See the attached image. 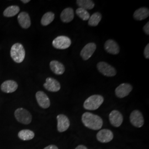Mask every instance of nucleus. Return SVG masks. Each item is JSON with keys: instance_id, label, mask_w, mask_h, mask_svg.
<instances>
[{"instance_id": "f257e3e1", "label": "nucleus", "mask_w": 149, "mask_h": 149, "mask_svg": "<svg viewBox=\"0 0 149 149\" xmlns=\"http://www.w3.org/2000/svg\"><path fill=\"white\" fill-rule=\"evenodd\" d=\"M82 121L85 127L92 130H100L103 125L101 118L90 112H85L83 114Z\"/></svg>"}, {"instance_id": "f03ea898", "label": "nucleus", "mask_w": 149, "mask_h": 149, "mask_svg": "<svg viewBox=\"0 0 149 149\" xmlns=\"http://www.w3.org/2000/svg\"><path fill=\"white\" fill-rule=\"evenodd\" d=\"M104 102L102 96L95 95L89 97L84 103V107L87 110L94 111L97 109Z\"/></svg>"}, {"instance_id": "7ed1b4c3", "label": "nucleus", "mask_w": 149, "mask_h": 149, "mask_svg": "<svg viewBox=\"0 0 149 149\" xmlns=\"http://www.w3.org/2000/svg\"><path fill=\"white\" fill-rule=\"evenodd\" d=\"M26 52L23 46L20 43H16L12 47L11 56L17 63H21L25 58Z\"/></svg>"}, {"instance_id": "20e7f679", "label": "nucleus", "mask_w": 149, "mask_h": 149, "mask_svg": "<svg viewBox=\"0 0 149 149\" xmlns=\"http://www.w3.org/2000/svg\"><path fill=\"white\" fill-rule=\"evenodd\" d=\"M15 116L18 122L23 124L28 125L32 122V115L30 112L22 108L16 109L15 112Z\"/></svg>"}, {"instance_id": "39448f33", "label": "nucleus", "mask_w": 149, "mask_h": 149, "mask_svg": "<svg viewBox=\"0 0 149 149\" xmlns=\"http://www.w3.org/2000/svg\"><path fill=\"white\" fill-rule=\"evenodd\" d=\"M53 46L57 49L63 50L69 48L71 44V40L66 36H59L54 39L53 41Z\"/></svg>"}, {"instance_id": "423d86ee", "label": "nucleus", "mask_w": 149, "mask_h": 149, "mask_svg": "<svg viewBox=\"0 0 149 149\" xmlns=\"http://www.w3.org/2000/svg\"><path fill=\"white\" fill-rule=\"evenodd\" d=\"M97 67L98 70L102 74L107 77L114 76L117 74V71L115 68L105 62L98 63L97 64Z\"/></svg>"}, {"instance_id": "0eeeda50", "label": "nucleus", "mask_w": 149, "mask_h": 149, "mask_svg": "<svg viewBox=\"0 0 149 149\" xmlns=\"http://www.w3.org/2000/svg\"><path fill=\"white\" fill-rule=\"evenodd\" d=\"M130 120L132 124L136 128H141L144 125L143 116L138 110H135L132 112L130 116Z\"/></svg>"}, {"instance_id": "6e6552de", "label": "nucleus", "mask_w": 149, "mask_h": 149, "mask_svg": "<svg viewBox=\"0 0 149 149\" xmlns=\"http://www.w3.org/2000/svg\"><path fill=\"white\" fill-rule=\"evenodd\" d=\"M133 90V87L129 84L124 83L118 86L115 90L116 95L118 98H123L128 96Z\"/></svg>"}, {"instance_id": "1a4fd4ad", "label": "nucleus", "mask_w": 149, "mask_h": 149, "mask_svg": "<svg viewBox=\"0 0 149 149\" xmlns=\"http://www.w3.org/2000/svg\"><path fill=\"white\" fill-rule=\"evenodd\" d=\"M96 47V44L94 43H90L86 45L80 53V55L83 60H87L90 59L95 53Z\"/></svg>"}, {"instance_id": "9d476101", "label": "nucleus", "mask_w": 149, "mask_h": 149, "mask_svg": "<svg viewBox=\"0 0 149 149\" xmlns=\"http://www.w3.org/2000/svg\"><path fill=\"white\" fill-rule=\"evenodd\" d=\"M97 140L102 143H107L111 141L113 139V134L109 129H102L97 134Z\"/></svg>"}, {"instance_id": "9b49d317", "label": "nucleus", "mask_w": 149, "mask_h": 149, "mask_svg": "<svg viewBox=\"0 0 149 149\" xmlns=\"http://www.w3.org/2000/svg\"><path fill=\"white\" fill-rule=\"evenodd\" d=\"M57 128L59 132L62 133L66 131L69 128L70 122L69 119L64 114H59L57 116Z\"/></svg>"}, {"instance_id": "f8f14e48", "label": "nucleus", "mask_w": 149, "mask_h": 149, "mask_svg": "<svg viewBox=\"0 0 149 149\" xmlns=\"http://www.w3.org/2000/svg\"><path fill=\"white\" fill-rule=\"evenodd\" d=\"M109 119L113 126L115 127H119L122 124L123 117L120 112L117 110H114L110 113Z\"/></svg>"}, {"instance_id": "ddd939ff", "label": "nucleus", "mask_w": 149, "mask_h": 149, "mask_svg": "<svg viewBox=\"0 0 149 149\" xmlns=\"http://www.w3.org/2000/svg\"><path fill=\"white\" fill-rule=\"evenodd\" d=\"M36 97L39 106L42 108L47 109L50 106V101L49 97L43 91L37 92Z\"/></svg>"}, {"instance_id": "4468645a", "label": "nucleus", "mask_w": 149, "mask_h": 149, "mask_svg": "<svg viewBox=\"0 0 149 149\" xmlns=\"http://www.w3.org/2000/svg\"><path fill=\"white\" fill-rule=\"evenodd\" d=\"M43 86L46 90L53 92H58L61 88V86L59 81L52 77H48Z\"/></svg>"}, {"instance_id": "2eb2a0df", "label": "nucleus", "mask_w": 149, "mask_h": 149, "mask_svg": "<svg viewBox=\"0 0 149 149\" xmlns=\"http://www.w3.org/2000/svg\"><path fill=\"white\" fill-rule=\"evenodd\" d=\"M104 49L107 53L113 55H117L120 51L119 46L118 43L112 39L106 41L104 44Z\"/></svg>"}, {"instance_id": "dca6fc26", "label": "nucleus", "mask_w": 149, "mask_h": 149, "mask_svg": "<svg viewBox=\"0 0 149 149\" xmlns=\"http://www.w3.org/2000/svg\"><path fill=\"white\" fill-rule=\"evenodd\" d=\"M18 88V84L16 81L13 80H7L3 82L1 86V89L5 93H12Z\"/></svg>"}, {"instance_id": "f3484780", "label": "nucleus", "mask_w": 149, "mask_h": 149, "mask_svg": "<svg viewBox=\"0 0 149 149\" xmlns=\"http://www.w3.org/2000/svg\"><path fill=\"white\" fill-rule=\"evenodd\" d=\"M18 21L20 26L24 29H27L31 26V21L28 13L26 12H22L18 16Z\"/></svg>"}, {"instance_id": "a211bd4d", "label": "nucleus", "mask_w": 149, "mask_h": 149, "mask_svg": "<svg viewBox=\"0 0 149 149\" xmlns=\"http://www.w3.org/2000/svg\"><path fill=\"white\" fill-rule=\"evenodd\" d=\"M61 20L64 23H69L74 18V12L72 8L68 7L64 9L60 15Z\"/></svg>"}, {"instance_id": "6ab92c4d", "label": "nucleus", "mask_w": 149, "mask_h": 149, "mask_svg": "<svg viewBox=\"0 0 149 149\" xmlns=\"http://www.w3.org/2000/svg\"><path fill=\"white\" fill-rule=\"evenodd\" d=\"M50 67L55 74H63L65 71L64 65L57 60H53L50 63Z\"/></svg>"}, {"instance_id": "aec40b11", "label": "nucleus", "mask_w": 149, "mask_h": 149, "mask_svg": "<svg viewBox=\"0 0 149 149\" xmlns=\"http://www.w3.org/2000/svg\"><path fill=\"white\" fill-rule=\"evenodd\" d=\"M149 15V9L146 7H141L134 13V18L137 21H142L147 18Z\"/></svg>"}, {"instance_id": "412c9836", "label": "nucleus", "mask_w": 149, "mask_h": 149, "mask_svg": "<svg viewBox=\"0 0 149 149\" xmlns=\"http://www.w3.org/2000/svg\"><path fill=\"white\" fill-rule=\"evenodd\" d=\"M35 136L34 133L28 129H24L21 130L18 134V136L21 140L26 141V140H32V139L34 138Z\"/></svg>"}, {"instance_id": "4be33fe9", "label": "nucleus", "mask_w": 149, "mask_h": 149, "mask_svg": "<svg viewBox=\"0 0 149 149\" xmlns=\"http://www.w3.org/2000/svg\"><path fill=\"white\" fill-rule=\"evenodd\" d=\"M76 3L80 8H84L86 10H92L95 7L93 1L91 0H77L76 1Z\"/></svg>"}, {"instance_id": "5701e85b", "label": "nucleus", "mask_w": 149, "mask_h": 149, "mask_svg": "<svg viewBox=\"0 0 149 149\" xmlns=\"http://www.w3.org/2000/svg\"><path fill=\"white\" fill-rule=\"evenodd\" d=\"M102 19V15L100 12H96L90 16L88 24L90 26L95 27L97 26Z\"/></svg>"}, {"instance_id": "b1692460", "label": "nucleus", "mask_w": 149, "mask_h": 149, "mask_svg": "<svg viewBox=\"0 0 149 149\" xmlns=\"http://www.w3.org/2000/svg\"><path fill=\"white\" fill-rule=\"evenodd\" d=\"M20 10L18 6H11L8 7L3 12V15L6 17H11L16 16Z\"/></svg>"}, {"instance_id": "393cba45", "label": "nucleus", "mask_w": 149, "mask_h": 149, "mask_svg": "<svg viewBox=\"0 0 149 149\" xmlns=\"http://www.w3.org/2000/svg\"><path fill=\"white\" fill-rule=\"evenodd\" d=\"M55 15L52 12H48L43 15L41 19V24L44 26H47L53 21Z\"/></svg>"}, {"instance_id": "a878e982", "label": "nucleus", "mask_w": 149, "mask_h": 149, "mask_svg": "<svg viewBox=\"0 0 149 149\" xmlns=\"http://www.w3.org/2000/svg\"><path fill=\"white\" fill-rule=\"evenodd\" d=\"M76 15L80 17V18L83 21H87L89 19L90 15L88 12L82 8H79L76 11Z\"/></svg>"}, {"instance_id": "bb28decb", "label": "nucleus", "mask_w": 149, "mask_h": 149, "mask_svg": "<svg viewBox=\"0 0 149 149\" xmlns=\"http://www.w3.org/2000/svg\"><path fill=\"white\" fill-rule=\"evenodd\" d=\"M144 55L146 59H149V44H148L144 49Z\"/></svg>"}, {"instance_id": "cd10ccee", "label": "nucleus", "mask_w": 149, "mask_h": 149, "mask_svg": "<svg viewBox=\"0 0 149 149\" xmlns=\"http://www.w3.org/2000/svg\"><path fill=\"white\" fill-rule=\"evenodd\" d=\"M143 30L146 34L149 35V22H148L143 27Z\"/></svg>"}, {"instance_id": "c85d7f7f", "label": "nucleus", "mask_w": 149, "mask_h": 149, "mask_svg": "<svg viewBox=\"0 0 149 149\" xmlns=\"http://www.w3.org/2000/svg\"><path fill=\"white\" fill-rule=\"evenodd\" d=\"M58 149V148L56 146H55V145H49L48 146H47V147H45L44 149Z\"/></svg>"}, {"instance_id": "c756f323", "label": "nucleus", "mask_w": 149, "mask_h": 149, "mask_svg": "<svg viewBox=\"0 0 149 149\" xmlns=\"http://www.w3.org/2000/svg\"><path fill=\"white\" fill-rule=\"evenodd\" d=\"M88 149L85 146H84V145H79L78 146H77L76 148V149Z\"/></svg>"}, {"instance_id": "7c9ffc66", "label": "nucleus", "mask_w": 149, "mask_h": 149, "mask_svg": "<svg viewBox=\"0 0 149 149\" xmlns=\"http://www.w3.org/2000/svg\"><path fill=\"white\" fill-rule=\"evenodd\" d=\"M22 2H23L24 3H28V2H30V0H22Z\"/></svg>"}]
</instances>
